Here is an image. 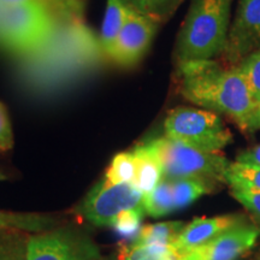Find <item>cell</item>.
Here are the masks:
<instances>
[{
	"label": "cell",
	"instance_id": "obj_1",
	"mask_svg": "<svg viewBox=\"0 0 260 260\" xmlns=\"http://www.w3.org/2000/svg\"><path fill=\"white\" fill-rule=\"evenodd\" d=\"M181 92L188 102L224 113L249 132L255 103L239 68H224L214 59L178 64Z\"/></svg>",
	"mask_w": 260,
	"mask_h": 260
},
{
	"label": "cell",
	"instance_id": "obj_2",
	"mask_svg": "<svg viewBox=\"0 0 260 260\" xmlns=\"http://www.w3.org/2000/svg\"><path fill=\"white\" fill-rule=\"evenodd\" d=\"M103 48L79 22H61L53 39L41 51L24 57L23 77L32 89L53 90L92 68Z\"/></svg>",
	"mask_w": 260,
	"mask_h": 260
},
{
	"label": "cell",
	"instance_id": "obj_3",
	"mask_svg": "<svg viewBox=\"0 0 260 260\" xmlns=\"http://www.w3.org/2000/svg\"><path fill=\"white\" fill-rule=\"evenodd\" d=\"M233 0H193L178 34V64L214 59L223 54L230 29Z\"/></svg>",
	"mask_w": 260,
	"mask_h": 260
},
{
	"label": "cell",
	"instance_id": "obj_4",
	"mask_svg": "<svg viewBox=\"0 0 260 260\" xmlns=\"http://www.w3.org/2000/svg\"><path fill=\"white\" fill-rule=\"evenodd\" d=\"M56 10L37 5L0 4V47L28 57L53 39L61 21Z\"/></svg>",
	"mask_w": 260,
	"mask_h": 260
},
{
	"label": "cell",
	"instance_id": "obj_5",
	"mask_svg": "<svg viewBox=\"0 0 260 260\" xmlns=\"http://www.w3.org/2000/svg\"><path fill=\"white\" fill-rule=\"evenodd\" d=\"M165 138L206 153H219L233 141L232 132L216 112L176 107L164 122Z\"/></svg>",
	"mask_w": 260,
	"mask_h": 260
},
{
	"label": "cell",
	"instance_id": "obj_6",
	"mask_svg": "<svg viewBox=\"0 0 260 260\" xmlns=\"http://www.w3.org/2000/svg\"><path fill=\"white\" fill-rule=\"evenodd\" d=\"M160 160L165 178L199 177L212 182H224L232 164L219 153H206L168 138L148 142Z\"/></svg>",
	"mask_w": 260,
	"mask_h": 260
},
{
	"label": "cell",
	"instance_id": "obj_7",
	"mask_svg": "<svg viewBox=\"0 0 260 260\" xmlns=\"http://www.w3.org/2000/svg\"><path fill=\"white\" fill-rule=\"evenodd\" d=\"M144 209V194L133 183H110L105 180L96 184L83 201L82 214L98 226H111L119 213Z\"/></svg>",
	"mask_w": 260,
	"mask_h": 260
},
{
	"label": "cell",
	"instance_id": "obj_8",
	"mask_svg": "<svg viewBox=\"0 0 260 260\" xmlns=\"http://www.w3.org/2000/svg\"><path fill=\"white\" fill-rule=\"evenodd\" d=\"M95 245L75 230H52L31 237L25 248V260H95Z\"/></svg>",
	"mask_w": 260,
	"mask_h": 260
},
{
	"label": "cell",
	"instance_id": "obj_9",
	"mask_svg": "<svg viewBox=\"0 0 260 260\" xmlns=\"http://www.w3.org/2000/svg\"><path fill=\"white\" fill-rule=\"evenodd\" d=\"M260 47V0H239L235 18L228 34L224 57L236 67Z\"/></svg>",
	"mask_w": 260,
	"mask_h": 260
},
{
	"label": "cell",
	"instance_id": "obj_10",
	"mask_svg": "<svg viewBox=\"0 0 260 260\" xmlns=\"http://www.w3.org/2000/svg\"><path fill=\"white\" fill-rule=\"evenodd\" d=\"M158 25V22L130 9L124 27L107 57L123 67L138 63L148 50Z\"/></svg>",
	"mask_w": 260,
	"mask_h": 260
},
{
	"label": "cell",
	"instance_id": "obj_11",
	"mask_svg": "<svg viewBox=\"0 0 260 260\" xmlns=\"http://www.w3.org/2000/svg\"><path fill=\"white\" fill-rule=\"evenodd\" d=\"M259 234L258 226L247 223L237 224L184 255L197 260H237L254 246Z\"/></svg>",
	"mask_w": 260,
	"mask_h": 260
},
{
	"label": "cell",
	"instance_id": "obj_12",
	"mask_svg": "<svg viewBox=\"0 0 260 260\" xmlns=\"http://www.w3.org/2000/svg\"><path fill=\"white\" fill-rule=\"evenodd\" d=\"M241 223H245V217L241 214L195 218L189 224H186L174 247L182 255H184L198 247L206 245L228 229Z\"/></svg>",
	"mask_w": 260,
	"mask_h": 260
},
{
	"label": "cell",
	"instance_id": "obj_13",
	"mask_svg": "<svg viewBox=\"0 0 260 260\" xmlns=\"http://www.w3.org/2000/svg\"><path fill=\"white\" fill-rule=\"evenodd\" d=\"M133 153H134L136 165L134 186L146 195L151 193L164 178L160 160L148 142L138 146L133 151Z\"/></svg>",
	"mask_w": 260,
	"mask_h": 260
},
{
	"label": "cell",
	"instance_id": "obj_14",
	"mask_svg": "<svg viewBox=\"0 0 260 260\" xmlns=\"http://www.w3.org/2000/svg\"><path fill=\"white\" fill-rule=\"evenodd\" d=\"M129 11L130 9L122 0H107L106 2L105 18H104L102 37H100V46L106 56H109L119 32L124 27Z\"/></svg>",
	"mask_w": 260,
	"mask_h": 260
},
{
	"label": "cell",
	"instance_id": "obj_15",
	"mask_svg": "<svg viewBox=\"0 0 260 260\" xmlns=\"http://www.w3.org/2000/svg\"><path fill=\"white\" fill-rule=\"evenodd\" d=\"M172 184V195L176 210L189 206L195 200L213 190L216 182L199 177L169 178Z\"/></svg>",
	"mask_w": 260,
	"mask_h": 260
},
{
	"label": "cell",
	"instance_id": "obj_16",
	"mask_svg": "<svg viewBox=\"0 0 260 260\" xmlns=\"http://www.w3.org/2000/svg\"><path fill=\"white\" fill-rule=\"evenodd\" d=\"M186 224L180 220L176 222H162L155 224H148L141 228L138 236L135 237L136 246H174L178 236L184 229Z\"/></svg>",
	"mask_w": 260,
	"mask_h": 260
},
{
	"label": "cell",
	"instance_id": "obj_17",
	"mask_svg": "<svg viewBox=\"0 0 260 260\" xmlns=\"http://www.w3.org/2000/svg\"><path fill=\"white\" fill-rule=\"evenodd\" d=\"M144 209L145 213L154 218L167 216L176 210L171 180L164 177L151 193L144 195Z\"/></svg>",
	"mask_w": 260,
	"mask_h": 260
},
{
	"label": "cell",
	"instance_id": "obj_18",
	"mask_svg": "<svg viewBox=\"0 0 260 260\" xmlns=\"http://www.w3.org/2000/svg\"><path fill=\"white\" fill-rule=\"evenodd\" d=\"M183 255L174 246H136L123 248L119 260H182Z\"/></svg>",
	"mask_w": 260,
	"mask_h": 260
},
{
	"label": "cell",
	"instance_id": "obj_19",
	"mask_svg": "<svg viewBox=\"0 0 260 260\" xmlns=\"http://www.w3.org/2000/svg\"><path fill=\"white\" fill-rule=\"evenodd\" d=\"M225 183L232 188L260 190V165L232 162L225 174Z\"/></svg>",
	"mask_w": 260,
	"mask_h": 260
},
{
	"label": "cell",
	"instance_id": "obj_20",
	"mask_svg": "<svg viewBox=\"0 0 260 260\" xmlns=\"http://www.w3.org/2000/svg\"><path fill=\"white\" fill-rule=\"evenodd\" d=\"M53 220L35 214H18L0 212V229L29 230V232H45L52 226Z\"/></svg>",
	"mask_w": 260,
	"mask_h": 260
},
{
	"label": "cell",
	"instance_id": "obj_21",
	"mask_svg": "<svg viewBox=\"0 0 260 260\" xmlns=\"http://www.w3.org/2000/svg\"><path fill=\"white\" fill-rule=\"evenodd\" d=\"M136 175L135 157L133 152L130 153H118L112 159L110 168L107 169L104 180L110 183H133L134 184Z\"/></svg>",
	"mask_w": 260,
	"mask_h": 260
},
{
	"label": "cell",
	"instance_id": "obj_22",
	"mask_svg": "<svg viewBox=\"0 0 260 260\" xmlns=\"http://www.w3.org/2000/svg\"><path fill=\"white\" fill-rule=\"evenodd\" d=\"M236 67L245 77L256 105V103L260 100V47L249 53Z\"/></svg>",
	"mask_w": 260,
	"mask_h": 260
},
{
	"label": "cell",
	"instance_id": "obj_23",
	"mask_svg": "<svg viewBox=\"0 0 260 260\" xmlns=\"http://www.w3.org/2000/svg\"><path fill=\"white\" fill-rule=\"evenodd\" d=\"M145 211L130 210L119 213L112 223V228L116 233L123 237H136L141 230V220Z\"/></svg>",
	"mask_w": 260,
	"mask_h": 260
},
{
	"label": "cell",
	"instance_id": "obj_24",
	"mask_svg": "<svg viewBox=\"0 0 260 260\" xmlns=\"http://www.w3.org/2000/svg\"><path fill=\"white\" fill-rule=\"evenodd\" d=\"M181 3L182 0H141L140 14L160 23L162 19L168 18L177 9Z\"/></svg>",
	"mask_w": 260,
	"mask_h": 260
},
{
	"label": "cell",
	"instance_id": "obj_25",
	"mask_svg": "<svg viewBox=\"0 0 260 260\" xmlns=\"http://www.w3.org/2000/svg\"><path fill=\"white\" fill-rule=\"evenodd\" d=\"M232 195L248 211L260 226V190L247 188H232Z\"/></svg>",
	"mask_w": 260,
	"mask_h": 260
},
{
	"label": "cell",
	"instance_id": "obj_26",
	"mask_svg": "<svg viewBox=\"0 0 260 260\" xmlns=\"http://www.w3.org/2000/svg\"><path fill=\"white\" fill-rule=\"evenodd\" d=\"M12 146H14V135H12L11 123L5 106L0 103V152L9 151Z\"/></svg>",
	"mask_w": 260,
	"mask_h": 260
},
{
	"label": "cell",
	"instance_id": "obj_27",
	"mask_svg": "<svg viewBox=\"0 0 260 260\" xmlns=\"http://www.w3.org/2000/svg\"><path fill=\"white\" fill-rule=\"evenodd\" d=\"M0 4L3 5H37L44 6V8L56 10V11L63 12L69 15L71 12L67 5L60 0H0Z\"/></svg>",
	"mask_w": 260,
	"mask_h": 260
},
{
	"label": "cell",
	"instance_id": "obj_28",
	"mask_svg": "<svg viewBox=\"0 0 260 260\" xmlns=\"http://www.w3.org/2000/svg\"><path fill=\"white\" fill-rule=\"evenodd\" d=\"M236 161L242 162V164L260 165V145L241 152L236 157Z\"/></svg>",
	"mask_w": 260,
	"mask_h": 260
},
{
	"label": "cell",
	"instance_id": "obj_29",
	"mask_svg": "<svg viewBox=\"0 0 260 260\" xmlns=\"http://www.w3.org/2000/svg\"><path fill=\"white\" fill-rule=\"evenodd\" d=\"M64 3L67 5V8L69 9V11L73 14V16H81V14H82L84 0H64Z\"/></svg>",
	"mask_w": 260,
	"mask_h": 260
},
{
	"label": "cell",
	"instance_id": "obj_30",
	"mask_svg": "<svg viewBox=\"0 0 260 260\" xmlns=\"http://www.w3.org/2000/svg\"><path fill=\"white\" fill-rule=\"evenodd\" d=\"M260 129V100L256 103L253 111L251 123H249V132H254V130Z\"/></svg>",
	"mask_w": 260,
	"mask_h": 260
},
{
	"label": "cell",
	"instance_id": "obj_31",
	"mask_svg": "<svg viewBox=\"0 0 260 260\" xmlns=\"http://www.w3.org/2000/svg\"><path fill=\"white\" fill-rule=\"evenodd\" d=\"M122 2L124 3L129 9L135 10V11L138 12H140V10H141V0H122Z\"/></svg>",
	"mask_w": 260,
	"mask_h": 260
},
{
	"label": "cell",
	"instance_id": "obj_32",
	"mask_svg": "<svg viewBox=\"0 0 260 260\" xmlns=\"http://www.w3.org/2000/svg\"><path fill=\"white\" fill-rule=\"evenodd\" d=\"M0 260H19L18 258H16L14 254L11 253L4 251V249H0Z\"/></svg>",
	"mask_w": 260,
	"mask_h": 260
},
{
	"label": "cell",
	"instance_id": "obj_33",
	"mask_svg": "<svg viewBox=\"0 0 260 260\" xmlns=\"http://www.w3.org/2000/svg\"><path fill=\"white\" fill-rule=\"evenodd\" d=\"M182 260H197V259L190 258V256H188V255H183V259H182Z\"/></svg>",
	"mask_w": 260,
	"mask_h": 260
},
{
	"label": "cell",
	"instance_id": "obj_34",
	"mask_svg": "<svg viewBox=\"0 0 260 260\" xmlns=\"http://www.w3.org/2000/svg\"><path fill=\"white\" fill-rule=\"evenodd\" d=\"M60 2H63V3H64V0H60ZM64 4H65V3H64Z\"/></svg>",
	"mask_w": 260,
	"mask_h": 260
}]
</instances>
